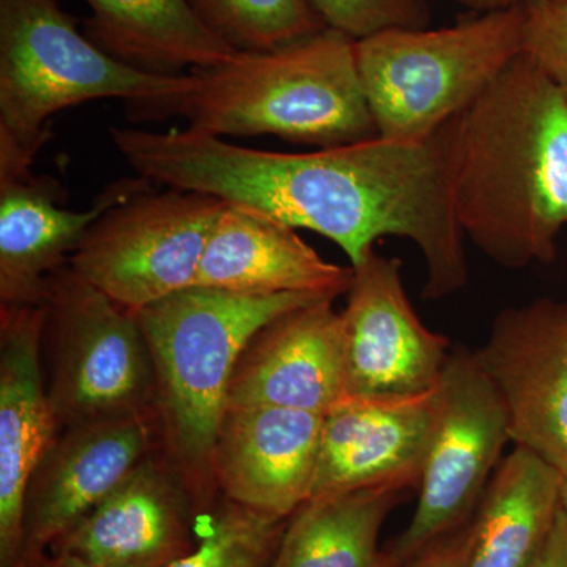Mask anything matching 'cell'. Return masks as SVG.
<instances>
[{
	"instance_id": "cell-1",
	"label": "cell",
	"mask_w": 567,
	"mask_h": 567,
	"mask_svg": "<svg viewBox=\"0 0 567 567\" xmlns=\"http://www.w3.org/2000/svg\"><path fill=\"white\" fill-rule=\"evenodd\" d=\"M454 207L499 267L548 264L567 224V100L520 54L458 115Z\"/></svg>"
},
{
	"instance_id": "cell-2",
	"label": "cell",
	"mask_w": 567,
	"mask_h": 567,
	"mask_svg": "<svg viewBox=\"0 0 567 567\" xmlns=\"http://www.w3.org/2000/svg\"><path fill=\"white\" fill-rule=\"evenodd\" d=\"M196 74L130 65L82 35L58 0H0V177L31 173L66 107L123 100L163 117L196 91Z\"/></svg>"
},
{
	"instance_id": "cell-3",
	"label": "cell",
	"mask_w": 567,
	"mask_h": 567,
	"mask_svg": "<svg viewBox=\"0 0 567 567\" xmlns=\"http://www.w3.org/2000/svg\"><path fill=\"white\" fill-rule=\"evenodd\" d=\"M316 293L244 297L193 286L134 312L155 369V410L173 468L196 506L210 505L212 453L230 380L245 347L265 324Z\"/></svg>"
},
{
	"instance_id": "cell-4",
	"label": "cell",
	"mask_w": 567,
	"mask_h": 567,
	"mask_svg": "<svg viewBox=\"0 0 567 567\" xmlns=\"http://www.w3.org/2000/svg\"><path fill=\"white\" fill-rule=\"evenodd\" d=\"M196 91L175 107L192 132L270 136L342 147L379 136L357 63V41L334 31L267 52H237L194 70Z\"/></svg>"
},
{
	"instance_id": "cell-5",
	"label": "cell",
	"mask_w": 567,
	"mask_h": 567,
	"mask_svg": "<svg viewBox=\"0 0 567 567\" xmlns=\"http://www.w3.org/2000/svg\"><path fill=\"white\" fill-rule=\"evenodd\" d=\"M524 6L442 29H394L357 41L377 133L424 141L464 112L522 54Z\"/></svg>"
},
{
	"instance_id": "cell-6",
	"label": "cell",
	"mask_w": 567,
	"mask_h": 567,
	"mask_svg": "<svg viewBox=\"0 0 567 567\" xmlns=\"http://www.w3.org/2000/svg\"><path fill=\"white\" fill-rule=\"evenodd\" d=\"M50 401L59 425L151 413L156 379L134 312L80 278L70 265L48 282Z\"/></svg>"
},
{
	"instance_id": "cell-7",
	"label": "cell",
	"mask_w": 567,
	"mask_h": 567,
	"mask_svg": "<svg viewBox=\"0 0 567 567\" xmlns=\"http://www.w3.org/2000/svg\"><path fill=\"white\" fill-rule=\"evenodd\" d=\"M224 200L203 193H134L104 212L69 265L128 311L194 286Z\"/></svg>"
},
{
	"instance_id": "cell-8",
	"label": "cell",
	"mask_w": 567,
	"mask_h": 567,
	"mask_svg": "<svg viewBox=\"0 0 567 567\" xmlns=\"http://www.w3.org/2000/svg\"><path fill=\"white\" fill-rule=\"evenodd\" d=\"M511 442L505 402L476 354L454 350L440 382V409L425 456L415 514L386 551L404 567L468 524Z\"/></svg>"
},
{
	"instance_id": "cell-9",
	"label": "cell",
	"mask_w": 567,
	"mask_h": 567,
	"mask_svg": "<svg viewBox=\"0 0 567 567\" xmlns=\"http://www.w3.org/2000/svg\"><path fill=\"white\" fill-rule=\"evenodd\" d=\"M353 268L341 312L350 398H416L439 388L450 349L406 297L402 262L375 251Z\"/></svg>"
},
{
	"instance_id": "cell-10",
	"label": "cell",
	"mask_w": 567,
	"mask_h": 567,
	"mask_svg": "<svg viewBox=\"0 0 567 567\" xmlns=\"http://www.w3.org/2000/svg\"><path fill=\"white\" fill-rule=\"evenodd\" d=\"M475 354L505 402L511 442L567 480V301L499 312Z\"/></svg>"
},
{
	"instance_id": "cell-11",
	"label": "cell",
	"mask_w": 567,
	"mask_h": 567,
	"mask_svg": "<svg viewBox=\"0 0 567 567\" xmlns=\"http://www.w3.org/2000/svg\"><path fill=\"white\" fill-rule=\"evenodd\" d=\"M151 413L66 425L41 458L25 495L21 567H32L52 544L103 502L148 456Z\"/></svg>"
},
{
	"instance_id": "cell-12",
	"label": "cell",
	"mask_w": 567,
	"mask_h": 567,
	"mask_svg": "<svg viewBox=\"0 0 567 567\" xmlns=\"http://www.w3.org/2000/svg\"><path fill=\"white\" fill-rule=\"evenodd\" d=\"M323 415L268 405L224 410L212 453L224 498L287 520L315 488Z\"/></svg>"
},
{
	"instance_id": "cell-13",
	"label": "cell",
	"mask_w": 567,
	"mask_h": 567,
	"mask_svg": "<svg viewBox=\"0 0 567 567\" xmlns=\"http://www.w3.org/2000/svg\"><path fill=\"white\" fill-rule=\"evenodd\" d=\"M47 308L0 306V567H21L25 495L55 440L41 374Z\"/></svg>"
},
{
	"instance_id": "cell-14",
	"label": "cell",
	"mask_w": 567,
	"mask_h": 567,
	"mask_svg": "<svg viewBox=\"0 0 567 567\" xmlns=\"http://www.w3.org/2000/svg\"><path fill=\"white\" fill-rule=\"evenodd\" d=\"M439 409L440 385L416 398L346 395L323 416L311 498L379 486L417 487Z\"/></svg>"
},
{
	"instance_id": "cell-15",
	"label": "cell",
	"mask_w": 567,
	"mask_h": 567,
	"mask_svg": "<svg viewBox=\"0 0 567 567\" xmlns=\"http://www.w3.org/2000/svg\"><path fill=\"white\" fill-rule=\"evenodd\" d=\"M334 300L265 324L235 365L227 406L268 405L327 415L347 395L342 315Z\"/></svg>"
},
{
	"instance_id": "cell-16",
	"label": "cell",
	"mask_w": 567,
	"mask_h": 567,
	"mask_svg": "<svg viewBox=\"0 0 567 567\" xmlns=\"http://www.w3.org/2000/svg\"><path fill=\"white\" fill-rule=\"evenodd\" d=\"M194 506L173 466L147 456L48 551L99 567H169L196 548Z\"/></svg>"
},
{
	"instance_id": "cell-17",
	"label": "cell",
	"mask_w": 567,
	"mask_h": 567,
	"mask_svg": "<svg viewBox=\"0 0 567 567\" xmlns=\"http://www.w3.org/2000/svg\"><path fill=\"white\" fill-rule=\"evenodd\" d=\"M151 185L140 175L122 178L91 207L69 210L62 186L48 175L0 177V306L44 305L51 275L65 267L93 223Z\"/></svg>"
},
{
	"instance_id": "cell-18",
	"label": "cell",
	"mask_w": 567,
	"mask_h": 567,
	"mask_svg": "<svg viewBox=\"0 0 567 567\" xmlns=\"http://www.w3.org/2000/svg\"><path fill=\"white\" fill-rule=\"evenodd\" d=\"M353 268L322 259L292 227L240 207L224 205L208 238L194 286L244 297L349 292Z\"/></svg>"
},
{
	"instance_id": "cell-19",
	"label": "cell",
	"mask_w": 567,
	"mask_h": 567,
	"mask_svg": "<svg viewBox=\"0 0 567 567\" xmlns=\"http://www.w3.org/2000/svg\"><path fill=\"white\" fill-rule=\"evenodd\" d=\"M563 483L557 470L516 446L468 524L464 567H532L561 507Z\"/></svg>"
},
{
	"instance_id": "cell-20",
	"label": "cell",
	"mask_w": 567,
	"mask_h": 567,
	"mask_svg": "<svg viewBox=\"0 0 567 567\" xmlns=\"http://www.w3.org/2000/svg\"><path fill=\"white\" fill-rule=\"evenodd\" d=\"M87 37L114 58L159 74H181L237 54L205 28L188 0H85Z\"/></svg>"
},
{
	"instance_id": "cell-21",
	"label": "cell",
	"mask_w": 567,
	"mask_h": 567,
	"mask_svg": "<svg viewBox=\"0 0 567 567\" xmlns=\"http://www.w3.org/2000/svg\"><path fill=\"white\" fill-rule=\"evenodd\" d=\"M405 491L379 486L308 499L289 517L268 567H391L380 529Z\"/></svg>"
},
{
	"instance_id": "cell-22",
	"label": "cell",
	"mask_w": 567,
	"mask_h": 567,
	"mask_svg": "<svg viewBox=\"0 0 567 567\" xmlns=\"http://www.w3.org/2000/svg\"><path fill=\"white\" fill-rule=\"evenodd\" d=\"M218 39L238 52H267L327 29L309 0H188Z\"/></svg>"
},
{
	"instance_id": "cell-23",
	"label": "cell",
	"mask_w": 567,
	"mask_h": 567,
	"mask_svg": "<svg viewBox=\"0 0 567 567\" xmlns=\"http://www.w3.org/2000/svg\"><path fill=\"white\" fill-rule=\"evenodd\" d=\"M284 518L224 498L192 554L169 567H268L286 528Z\"/></svg>"
},
{
	"instance_id": "cell-24",
	"label": "cell",
	"mask_w": 567,
	"mask_h": 567,
	"mask_svg": "<svg viewBox=\"0 0 567 567\" xmlns=\"http://www.w3.org/2000/svg\"><path fill=\"white\" fill-rule=\"evenodd\" d=\"M324 25L354 41L394 29H427V0H309Z\"/></svg>"
},
{
	"instance_id": "cell-25",
	"label": "cell",
	"mask_w": 567,
	"mask_h": 567,
	"mask_svg": "<svg viewBox=\"0 0 567 567\" xmlns=\"http://www.w3.org/2000/svg\"><path fill=\"white\" fill-rule=\"evenodd\" d=\"M522 54L557 85L567 100V0H527Z\"/></svg>"
},
{
	"instance_id": "cell-26",
	"label": "cell",
	"mask_w": 567,
	"mask_h": 567,
	"mask_svg": "<svg viewBox=\"0 0 567 567\" xmlns=\"http://www.w3.org/2000/svg\"><path fill=\"white\" fill-rule=\"evenodd\" d=\"M468 524L445 539L439 540L435 546L427 548L404 567H464L468 547Z\"/></svg>"
},
{
	"instance_id": "cell-27",
	"label": "cell",
	"mask_w": 567,
	"mask_h": 567,
	"mask_svg": "<svg viewBox=\"0 0 567 567\" xmlns=\"http://www.w3.org/2000/svg\"><path fill=\"white\" fill-rule=\"evenodd\" d=\"M532 567H567V518L561 507L546 544Z\"/></svg>"
},
{
	"instance_id": "cell-28",
	"label": "cell",
	"mask_w": 567,
	"mask_h": 567,
	"mask_svg": "<svg viewBox=\"0 0 567 567\" xmlns=\"http://www.w3.org/2000/svg\"><path fill=\"white\" fill-rule=\"evenodd\" d=\"M32 567H99L92 563L85 561L76 555L51 554L48 551L43 558L39 559Z\"/></svg>"
},
{
	"instance_id": "cell-29",
	"label": "cell",
	"mask_w": 567,
	"mask_h": 567,
	"mask_svg": "<svg viewBox=\"0 0 567 567\" xmlns=\"http://www.w3.org/2000/svg\"><path fill=\"white\" fill-rule=\"evenodd\" d=\"M462 6L477 11V13H487V11L509 9V7L520 6L527 0H458Z\"/></svg>"
},
{
	"instance_id": "cell-30",
	"label": "cell",
	"mask_w": 567,
	"mask_h": 567,
	"mask_svg": "<svg viewBox=\"0 0 567 567\" xmlns=\"http://www.w3.org/2000/svg\"><path fill=\"white\" fill-rule=\"evenodd\" d=\"M561 509L565 511L567 518V480H565V483H563L561 488Z\"/></svg>"
}]
</instances>
